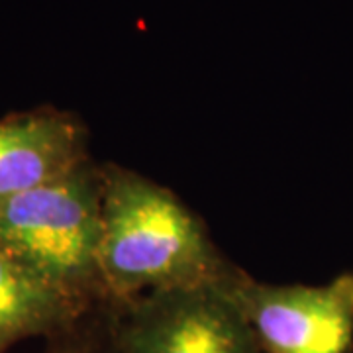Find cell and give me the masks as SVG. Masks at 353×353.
<instances>
[{
	"instance_id": "8992f818",
	"label": "cell",
	"mask_w": 353,
	"mask_h": 353,
	"mask_svg": "<svg viewBox=\"0 0 353 353\" xmlns=\"http://www.w3.org/2000/svg\"><path fill=\"white\" fill-rule=\"evenodd\" d=\"M88 310L0 245V353L30 338L51 340L73 328Z\"/></svg>"
},
{
	"instance_id": "7a4b0ae2",
	"label": "cell",
	"mask_w": 353,
	"mask_h": 353,
	"mask_svg": "<svg viewBox=\"0 0 353 353\" xmlns=\"http://www.w3.org/2000/svg\"><path fill=\"white\" fill-rule=\"evenodd\" d=\"M101 236L102 165L92 159L0 206V245L88 308L108 304L99 263Z\"/></svg>"
},
{
	"instance_id": "5b68a950",
	"label": "cell",
	"mask_w": 353,
	"mask_h": 353,
	"mask_svg": "<svg viewBox=\"0 0 353 353\" xmlns=\"http://www.w3.org/2000/svg\"><path fill=\"white\" fill-rule=\"evenodd\" d=\"M87 159V128L75 114L38 106L0 118V206Z\"/></svg>"
},
{
	"instance_id": "52a82bcc",
	"label": "cell",
	"mask_w": 353,
	"mask_h": 353,
	"mask_svg": "<svg viewBox=\"0 0 353 353\" xmlns=\"http://www.w3.org/2000/svg\"><path fill=\"white\" fill-rule=\"evenodd\" d=\"M43 353H116L112 304H99L73 328L48 340Z\"/></svg>"
},
{
	"instance_id": "6da1fadb",
	"label": "cell",
	"mask_w": 353,
	"mask_h": 353,
	"mask_svg": "<svg viewBox=\"0 0 353 353\" xmlns=\"http://www.w3.org/2000/svg\"><path fill=\"white\" fill-rule=\"evenodd\" d=\"M101 277L112 306L155 290L220 283L236 269L185 202L118 165H102Z\"/></svg>"
},
{
	"instance_id": "277c9868",
	"label": "cell",
	"mask_w": 353,
	"mask_h": 353,
	"mask_svg": "<svg viewBox=\"0 0 353 353\" xmlns=\"http://www.w3.org/2000/svg\"><path fill=\"white\" fill-rule=\"evenodd\" d=\"M226 287L263 353H350L353 271L326 285H267L234 269Z\"/></svg>"
},
{
	"instance_id": "3957f363",
	"label": "cell",
	"mask_w": 353,
	"mask_h": 353,
	"mask_svg": "<svg viewBox=\"0 0 353 353\" xmlns=\"http://www.w3.org/2000/svg\"><path fill=\"white\" fill-rule=\"evenodd\" d=\"M226 279L112 306L116 353H263Z\"/></svg>"
}]
</instances>
